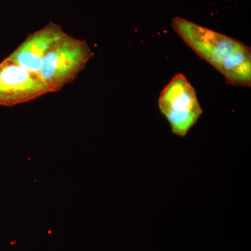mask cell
I'll list each match as a JSON object with an SVG mask.
<instances>
[{"label":"cell","mask_w":251,"mask_h":251,"mask_svg":"<svg viewBox=\"0 0 251 251\" xmlns=\"http://www.w3.org/2000/svg\"><path fill=\"white\" fill-rule=\"evenodd\" d=\"M172 27L186 45L224 75L227 83L251 87L249 46L182 18H173Z\"/></svg>","instance_id":"obj_1"},{"label":"cell","mask_w":251,"mask_h":251,"mask_svg":"<svg viewBox=\"0 0 251 251\" xmlns=\"http://www.w3.org/2000/svg\"><path fill=\"white\" fill-rule=\"evenodd\" d=\"M93 56L87 41L65 33L46 54L39 75L57 92L75 80Z\"/></svg>","instance_id":"obj_2"},{"label":"cell","mask_w":251,"mask_h":251,"mask_svg":"<svg viewBox=\"0 0 251 251\" xmlns=\"http://www.w3.org/2000/svg\"><path fill=\"white\" fill-rule=\"evenodd\" d=\"M65 33L60 25L50 23L29 34L8 58L31 72L39 74L46 54Z\"/></svg>","instance_id":"obj_5"},{"label":"cell","mask_w":251,"mask_h":251,"mask_svg":"<svg viewBox=\"0 0 251 251\" xmlns=\"http://www.w3.org/2000/svg\"><path fill=\"white\" fill-rule=\"evenodd\" d=\"M158 108L180 137L188 134L203 113L196 90L182 74L175 75L162 91Z\"/></svg>","instance_id":"obj_3"},{"label":"cell","mask_w":251,"mask_h":251,"mask_svg":"<svg viewBox=\"0 0 251 251\" xmlns=\"http://www.w3.org/2000/svg\"><path fill=\"white\" fill-rule=\"evenodd\" d=\"M54 92L39 74L6 58L0 63V105L14 106Z\"/></svg>","instance_id":"obj_4"}]
</instances>
